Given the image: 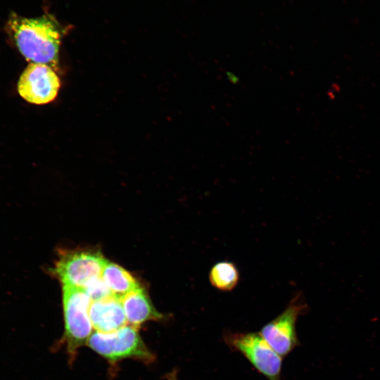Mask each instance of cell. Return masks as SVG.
<instances>
[{
    "mask_svg": "<svg viewBox=\"0 0 380 380\" xmlns=\"http://www.w3.org/2000/svg\"><path fill=\"white\" fill-rule=\"evenodd\" d=\"M60 80L51 66L30 63L21 74L18 91L20 96L29 103L37 105L51 102L56 97Z\"/></svg>",
    "mask_w": 380,
    "mask_h": 380,
    "instance_id": "obj_5",
    "label": "cell"
},
{
    "mask_svg": "<svg viewBox=\"0 0 380 380\" xmlns=\"http://www.w3.org/2000/svg\"><path fill=\"white\" fill-rule=\"evenodd\" d=\"M167 380H177L175 373H171L167 376Z\"/></svg>",
    "mask_w": 380,
    "mask_h": 380,
    "instance_id": "obj_13",
    "label": "cell"
},
{
    "mask_svg": "<svg viewBox=\"0 0 380 380\" xmlns=\"http://www.w3.org/2000/svg\"><path fill=\"white\" fill-rule=\"evenodd\" d=\"M83 289L92 301L113 296L101 276L90 280Z\"/></svg>",
    "mask_w": 380,
    "mask_h": 380,
    "instance_id": "obj_12",
    "label": "cell"
},
{
    "mask_svg": "<svg viewBox=\"0 0 380 380\" xmlns=\"http://www.w3.org/2000/svg\"><path fill=\"white\" fill-rule=\"evenodd\" d=\"M89 315L97 331L109 333L127 324L121 300L114 296L92 301Z\"/></svg>",
    "mask_w": 380,
    "mask_h": 380,
    "instance_id": "obj_8",
    "label": "cell"
},
{
    "mask_svg": "<svg viewBox=\"0 0 380 380\" xmlns=\"http://www.w3.org/2000/svg\"><path fill=\"white\" fill-rule=\"evenodd\" d=\"M101 277L113 295L120 300L140 287L136 279L125 269L108 261Z\"/></svg>",
    "mask_w": 380,
    "mask_h": 380,
    "instance_id": "obj_10",
    "label": "cell"
},
{
    "mask_svg": "<svg viewBox=\"0 0 380 380\" xmlns=\"http://www.w3.org/2000/svg\"><path fill=\"white\" fill-rule=\"evenodd\" d=\"M6 30L20 53L30 63L51 67L57 65L62 30L52 15L27 18L11 13L6 23Z\"/></svg>",
    "mask_w": 380,
    "mask_h": 380,
    "instance_id": "obj_1",
    "label": "cell"
},
{
    "mask_svg": "<svg viewBox=\"0 0 380 380\" xmlns=\"http://www.w3.org/2000/svg\"><path fill=\"white\" fill-rule=\"evenodd\" d=\"M106 262L99 252L80 251L63 255L56 266V273L63 285L84 288L100 277Z\"/></svg>",
    "mask_w": 380,
    "mask_h": 380,
    "instance_id": "obj_4",
    "label": "cell"
},
{
    "mask_svg": "<svg viewBox=\"0 0 380 380\" xmlns=\"http://www.w3.org/2000/svg\"><path fill=\"white\" fill-rule=\"evenodd\" d=\"M208 278L210 284L217 290L229 291L236 286L239 272L234 263L220 261L211 267Z\"/></svg>",
    "mask_w": 380,
    "mask_h": 380,
    "instance_id": "obj_11",
    "label": "cell"
},
{
    "mask_svg": "<svg viewBox=\"0 0 380 380\" xmlns=\"http://www.w3.org/2000/svg\"><path fill=\"white\" fill-rule=\"evenodd\" d=\"M305 306L301 296L297 295L286 308L267 324L260 333L281 357L288 354L296 344V322Z\"/></svg>",
    "mask_w": 380,
    "mask_h": 380,
    "instance_id": "obj_6",
    "label": "cell"
},
{
    "mask_svg": "<svg viewBox=\"0 0 380 380\" xmlns=\"http://www.w3.org/2000/svg\"><path fill=\"white\" fill-rule=\"evenodd\" d=\"M121 302L127 324L137 329L146 321L158 319L162 317L141 287L127 294Z\"/></svg>",
    "mask_w": 380,
    "mask_h": 380,
    "instance_id": "obj_9",
    "label": "cell"
},
{
    "mask_svg": "<svg viewBox=\"0 0 380 380\" xmlns=\"http://www.w3.org/2000/svg\"><path fill=\"white\" fill-rule=\"evenodd\" d=\"M92 300L83 288L63 285L65 341L70 357L87 344L92 334L89 310Z\"/></svg>",
    "mask_w": 380,
    "mask_h": 380,
    "instance_id": "obj_3",
    "label": "cell"
},
{
    "mask_svg": "<svg viewBox=\"0 0 380 380\" xmlns=\"http://www.w3.org/2000/svg\"><path fill=\"white\" fill-rule=\"evenodd\" d=\"M233 345L269 380H279L282 357L263 338L260 334L236 335Z\"/></svg>",
    "mask_w": 380,
    "mask_h": 380,
    "instance_id": "obj_7",
    "label": "cell"
},
{
    "mask_svg": "<svg viewBox=\"0 0 380 380\" xmlns=\"http://www.w3.org/2000/svg\"><path fill=\"white\" fill-rule=\"evenodd\" d=\"M137 329L127 324L109 333L96 331L90 336L87 345L111 362L134 358L150 362L154 360V355L145 345Z\"/></svg>",
    "mask_w": 380,
    "mask_h": 380,
    "instance_id": "obj_2",
    "label": "cell"
}]
</instances>
